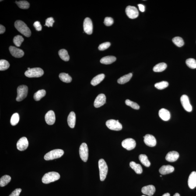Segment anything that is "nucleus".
<instances>
[{
  "instance_id": "obj_41",
  "label": "nucleus",
  "mask_w": 196,
  "mask_h": 196,
  "mask_svg": "<svg viewBox=\"0 0 196 196\" xmlns=\"http://www.w3.org/2000/svg\"><path fill=\"white\" fill-rule=\"evenodd\" d=\"M125 103L127 105L130 106L134 110H138L140 108V106L137 103L131 101L128 99L126 100Z\"/></svg>"
},
{
  "instance_id": "obj_2",
  "label": "nucleus",
  "mask_w": 196,
  "mask_h": 196,
  "mask_svg": "<svg viewBox=\"0 0 196 196\" xmlns=\"http://www.w3.org/2000/svg\"><path fill=\"white\" fill-rule=\"evenodd\" d=\"M60 178V175L58 173L52 171L45 174L42 178V181L44 184H48L56 181Z\"/></svg>"
},
{
  "instance_id": "obj_52",
  "label": "nucleus",
  "mask_w": 196,
  "mask_h": 196,
  "mask_svg": "<svg viewBox=\"0 0 196 196\" xmlns=\"http://www.w3.org/2000/svg\"><path fill=\"white\" fill-rule=\"evenodd\" d=\"M142 196H146L143 195H142Z\"/></svg>"
},
{
  "instance_id": "obj_38",
  "label": "nucleus",
  "mask_w": 196,
  "mask_h": 196,
  "mask_svg": "<svg viewBox=\"0 0 196 196\" xmlns=\"http://www.w3.org/2000/svg\"><path fill=\"white\" fill-rule=\"evenodd\" d=\"M19 121V116L18 113H15L12 115L11 117L10 123L12 126L16 125Z\"/></svg>"
},
{
  "instance_id": "obj_16",
  "label": "nucleus",
  "mask_w": 196,
  "mask_h": 196,
  "mask_svg": "<svg viewBox=\"0 0 196 196\" xmlns=\"http://www.w3.org/2000/svg\"><path fill=\"white\" fill-rule=\"evenodd\" d=\"M9 50L12 55L16 58H21L24 54L23 50L14 46H11L9 47Z\"/></svg>"
},
{
  "instance_id": "obj_48",
  "label": "nucleus",
  "mask_w": 196,
  "mask_h": 196,
  "mask_svg": "<svg viewBox=\"0 0 196 196\" xmlns=\"http://www.w3.org/2000/svg\"><path fill=\"white\" fill-rule=\"evenodd\" d=\"M5 27L2 25H0V34H3L5 33Z\"/></svg>"
},
{
  "instance_id": "obj_10",
  "label": "nucleus",
  "mask_w": 196,
  "mask_h": 196,
  "mask_svg": "<svg viewBox=\"0 0 196 196\" xmlns=\"http://www.w3.org/2000/svg\"><path fill=\"white\" fill-rule=\"evenodd\" d=\"M135 141L132 138H127L122 142V146L127 150H131L134 149L136 146Z\"/></svg>"
},
{
  "instance_id": "obj_4",
  "label": "nucleus",
  "mask_w": 196,
  "mask_h": 196,
  "mask_svg": "<svg viewBox=\"0 0 196 196\" xmlns=\"http://www.w3.org/2000/svg\"><path fill=\"white\" fill-rule=\"evenodd\" d=\"M99 167L100 171V180L101 181H104L107 176L108 167L104 159H100L99 161Z\"/></svg>"
},
{
  "instance_id": "obj_12",
  "label": "nucleus",
  "mask_w": 196,
  "mask_h": 196,
  "mask_svg": "<svg viewBox=\"0 0 196 196\" xmlns=\"http://www.w3.org/2000/svg\"><path fill=\"white\" fill-rule=\"evenodd\" d=\"M83 28L85 33L88 35L92 34L93 32V24L91 20L89 18H86L84 20Z\"/></svg>"
},
{
  "instance_id": "obj_31",
  "label": "nucleus",
  "mask_w": 196,
  "mask_h": 196,
  "mask_svg": "<svg viewBox=\"0 0 196 196\" xmlns=\"http://www.w3.org/2000/svg\"><path fill=\"white\" fill-rule=\"evenodd\" d=\"M59 78L63 82L65 83H69L72 82V78L68 74L62 73L60 74Z\"/></svg>"
},
{
  "instance_id": "obj_11",
  "label": "nucleus",
  "mask_w": 196,
  "mask_h": 196,
  "mask_svg": "<svg viewBox=\"0 0 196 196\" xmlns=\"http://www.w3.org/2000/svg\"><path fill=\"white\" fill-rule=\"evenodd\" d=\"M180 102L183 107L186 111L191 112L192 111V106L190 104L188 97L186 95H183L180 98Z\"/></svg>"
},
{
  "instance_id": "obj_34",
  "label": "nucleus",
  "mask_w": 196,
  "mask_h": 196,
  "mask_svg": "<svg viewBox=\"0 0 196 196\" xmlns=\"http://www.w3.org/2000/svg\"><path fill=\"white\" fill-rule=\"evenodd\" d=\"M16 3L20 8L23 9H27L29 8L30 5L27 1H16Z\"/></svg>"
},
{
  "instance_id": "obj_9",
  "label": "nucleus",
  "mask_w": 196,
  "mask_h": 196,
  "mask_svg": "<svg viewBox=\"0 0 196 196\" xmlns=\"http://www.w3.org/2000/svg\"><path fill=\"white\" fill-rule=\"evenodd\" d=\"M126 14L130 19H134L138 17L139 12L136 7L134 6H127L126 8Z\"/></svg>"
},
{
  "instance_id": "obj_32",
  "label": "nucleus",
  "mask_w": 196,
  "mask_h": 196,
  "mask_svg": "<svg viewBox=\"0 0 196 196\" xmlns=\"http://www.w3.org/2000/svg\"><path fill=\"white\" fill-rule=\"evenodd\" d=\"M139 159L141 163L146 167H149L150 165V162L148 160V157L145 154H141L139 155Z\"/></svg>"
},
{
  "instance_id": "obj_36",
  "label": "nucleus",
  "mask_w": 196,
  "mask_h": 196,
  "mask_svg": "<svg viewBox=\"0 0 196 196\" xmlns=\"http://www.w3.org/2000/svg\"><path fill=\"white\" fill-rule=\"evenodd\" d=\"M24 39L22 36L18 35L15 36L14 38L13 42L17 47H19L24 41Z\"/></svg>"
},
{
  "instance_id": "obj_6",
  "label": "nucleus",
  "mask_w": 196,
  "mask_h": 196,
  "mask_svg": "<svg viewBox=\"0 0 196 196\" xmlns=\"http://www.w3.org/2000/svg\"><path fill=\"white\" fill-rule=\"evenodd\" d=\"M28 88L26 85H22L17 88V96L16 100L18 102L22 101L27 96Z\"/></svg>"
},
{
  "instance_id": "obj_44",
  "label": "nucleus",
  "mask_w": 196,
  "mask_h": 196,
  "mask_svg": "<svg viewBox=\"0 0 196 196\" xmlns=\"http://www.w3.org/2000/svg\"><path fill=\"white\" fill-rule=\"evenodd\" d=\"M54 22V18L52 17H50L48 18L46 20V24L44 26L48 27H52L53 25V24Z\"/></svg>"
},
{
  "instance_id": "obj_18",
  "label": "nucleus",
  "mask_w": 196,
  "mask_h": 196,
  "mask_svg": "<svg viewBox=\"0 0 196 196\" xmlns=\"http://www.w3.org/2000/svg\"><path fill=\"white\" fill-rule=\"evenodd\" d=\"M141 191L144 194L149 196H152L155 192V188L153 185H149L142 187Z\"/></svg>"
},
{
  "instance_id": "obj_51",
  "label": "nucleus",
  "mask_w": 196,
  "mask_h": 196,
  "mask_svg": "<svg viewBox=\"0 0 196 196\" xmlns=\"http://www.w3.org/2000/svg\"><path fill=\"white\" fill-rule=\"evenodd\" d=\"M160 176H161H161H162L161 175Z\"/></svg>"
},
{
  "instance_id": "obj_15",
  "label": "nucleus",
  "mask_w": 196,
  "mask_h": 196,
  "mask_svg": "<svg viewBox=\"0 0 196 196\" xmlns=\"http://www.w3.org/2000/svg\"><path fill=\"white\" fill-rule=\"evenodd\" d=\"M106 97L103 94H100L97 97L94 103V105L95 108H98L101 107L105 103Z\"/></svg>"
},
{
  "instance_id": "obj_17",
  "label": "nucleus",
  "mask_w": 196,
  "mask_h": 196,
  "mask_svg": "<svg viewBox=\"0 0 196 196\" xmlns=\"http://www.w3.org/2000/svg\"><path fill=\"white\" fill-rule=\"evenodd\" d=\"M45 119L46 123L49 125H52L55 122L56 118L55 114L53 110H50L46 113Z\"/></svg>"
},
{
  "instance_id": "obj_23",
  "label": "nucleus",
  "mask_w": 196,
  "mask_h": 196,
  "mask_svg": "<svg viewBox=\"0 0 196 196\" xmlns=\"http://www.w3.org/2000/svg\"><path fill=\"white\" fill-rule=\"evenodd\" d=\"M76 117L75 113L74 112H71L69 113L67 119V122L69 126L71 128H74L75 127L76 124Z\"/></svg>"
},
{
  "instance_id": "obj_45",
  "label": "nucleus",
  "mask_w": 196,
  "mask_h": 196,
  "mask_svg": "<svg viewBox=\"0 0 196 196\" xmlns=\"http://www.w3.org/2000/svg\"><path fill=\"white\" fill-rule=\"evenodd\" d=\"M33 26L37 31H40L42 29V26L40 24V22L39 21H36L33 23Z\"/></svg>"
},
{
  "instance_id": "obj_20",
  "label": "nucleus",
  "mask_w": 196,
  "mask_h": 196,
  "mask_svg": "<svg viewBox=\"0 0 196 196\" xmlns=\"http://www.w3.org/2000/svg\"><path fill=\"white\" fill-rule=\"evenodd\" d=\"M189 187L191 189H194L196 187V172L193 171L189 176L188 181Z\"/></svg>"
},
{
  "instance_id": "obj_25",
  "label": "nucleus",
  "mask_w": 196,
  "mask_h": 196,
  "mask_svg": "<svg viewBox=\"0 0 196 196\" xmlns=\"http://www.w3.org/2000/svg\"><path fill=\"white\" fill-rule=\"evenodd\" d=\"M116 60V58L114 56H107L102 58L100 60V62L104 64H110L112 63Z\"/></svg>"
},
{
  "instance_id": "obj_46",
  "label": "nucleus",
  "mask_w": 196,
  "mask_h": 196,
  "mask_svg": "<svg viewBox=\"0 0 196 196\" xmlns=\"http://www.w3.org/2000/svg\"><path fill=\"white\" fill-rule=\"evenodd\" d=\"M22 191L21 189H17L12 193L9 196H19L20 194Z\"/></svg>"
},
{
  "instance_id": "obj_29",
  "label": "nucleus",
  "mask_w": 196,
  "mask_h": 196,
  "mask_svg": "<svg viewBox=\"0 0 196 196\" xmlns=\"http://www.w3.org/2000/svg\"><path fill=\"white\" fill-rule=\"evenodd\" d=\"M59 54L61 59L63 61H69V56L68 52L65 49H61L59 51Z\"/></svg>"
},
{
  "instance_id": "obj_30",
  "label": "nucleus",
  "mask_w": 196,
  "mask_h": 196,
  "mask_svg": "<svg viewBox=\"0 0 196 196\" xmlns=\"http://www.w3.org/2000/svg\"><path fill=\"white\" fill-rule=\"evenodd\" d=\"M46 91L44 89L38 91L34 94L33 99L36 101H40L43 97L46 96Z\"/></svg>"
},
{
  "instance_id": "obj_21",
  "label": "nucleus",
  "mask_w": 196,
  "mask_h": 196,
  "mask_svg": "<svg viewBox=\"0 0 196 196\" xmlns=\"http://www.w3.org/2000/svg\"><path fill=\"white\" fill-rule=\"evenodd\" d=\"M174 170V168L170 165H163L159 169V172L161 174L166 175L172 173Z\"/></svg>"
},
{
  "instance_id": "obj_28",
  "label": "nucleus",
  "mask_w": 196,
  "mask_h": 196,
  "mask_svg": "<svg viewBox=\"0 0 196 196\" xmlns=\"http://www.w3.org/2000/svg\"><path fill=\"white\" fill-rule=\"evenodd\" d=\"M167 67V65L165 63H159L154 67L153 70L155 72H161L166 69Z\"/></svg>"
},
{
  "instance_id": "obj_14",
  "label": "nucleus",
  "mask_w": 196,
  "mask_h": 196,
  "mask_svg": "<svg viewBox=\"0 0 196 196\" xmlns=\"http://www.w3.org/2000/svg\"><path fill=\"white\" fill-rule=\"evenodd\" d=\"M144 142L148 146L152 147L156 145L157 141L155 137L151 134H148L144 137Z\"/></svg>"
},
{
  "instance_id": "obj_1",
  "label": "nucleus",
  "mask_w": 196,
  "mask_h": 196,
  "mask_svg": "<svg viewBox=\"0 0 196 196\" xmlns=\"http://www.w3.org/2000/svg\"><path fill=\"white\" fill-rule=\"evenodd\" d=\"M15 27L17 30L27 37H30L31 35L30 29L27 25L21 20H17L15 23Z\"/></svg>"
},
{
  "instance_id": "obj_47",
  "label": "nucleus",
  "mask_w": 196,
  "mask_h": 196,
  "mask_svg": "<svg viewBox=\"0 0 196 196\" xmlns=\"http://www.w3.org/2000/svg\"><path fill=\"white\" fill-rule=\"evenodd\" d=\"M138 7H139L140 10L141 12H144L145 11V7L144 5L142 4H139L138 5Z\"/></svg>"
},
{
  "instance_id": "obj_7",
  "label": "nucleus",
  "mask_w": 196,
  "mask_h": 196,
  "mask_svg": "<svg viewBox=\"0 0 196 196\" xmlns=\"http://www.w3.org/2000/svg\"><path fill=\"white\" fill-rule=\"evenodd\" d=\"M106 125L108 128L113 131H120L122 128V125L119 122L118 120H110L106 122Z\"/></svg>"
},
{
  "instance_id": "obj_27",
  "label": "nucleus",
  "mask_w": 196,
  "mask_h": 196,
  "mask_svg": "<svg viewBox=\"0 0 196 196\" xmlns=\"http://www.w3.org/2000/svg\"><path fill=\"white\" fill-rule=\"evenodd\" d=\"M132 73H129L127 74V75H124L119 78L117 82H118V83L121 84H123L127 83V82H129L132 78Z\"/></svg>"
},
{
  "instance_id": "obj_42",
  "label": "nucleus",
  "mask_w": 196,
  "mask_h": 196,
  "mask_svg": "<svg viewBox=\"0 0 196 196\" xmlns=\"http://www.w3.org/2000/svg\"><path fill=\"white\" fill-rule=\"evenodd\" d=\"M110 46V43L108 42L102 43L100 45L99 47V49L100 51H104L108 48Z\"/></svg>"
},
{
  "instance_id": "obj_33",
  "label": "nucleus",
  "mask_w": 196,
  "mask_h": 196,
  "mask_svg": "<svg viewBox=\"0 0 196 196\" xmlns=\"http://www.w3.org/2000/svg\"><path fill=\"white\" fill-rule=\"evenodd\" d=\"M11 177L8 175H5L3 176L0 180V186L4 187L7 184L11 181Z\"/></svg>"
},
{
  "instance_id": "obj_49",
  "label": "nucleus",
  "mask_w": 196,
  "mask_h": 196,
  "mask_svg": "<svg viewBox=\"0 0 196 196\" xmlns=\"http://www.w3.org/2000/svg\"><path fill=\"white\" fill-rule=\"evenodd\" d=\"M162 196H170V194L169 193H166V194H164Z\"/></svg>"
},
{
  "instance_id": "obj_50",
  "label": "nucleus",
  "mask_w": 196,
  "mask_h": 196,
  "mask_svg": "<svg viewBox=\"0 0 196 196\" xmlns=\"http://www.w3.org/2000/svg\"><path fill=\"white\" fill-rule=\"evenodd\" d=\"M173 196H180V194H178V193H176Z\"/></svg>"
},
{
  "instance_id": "obj_40",
  "label": "nucleus",
  "mask_w": 196,
  "mask_h": 196,
  "mask_svg": "<svg viewBox=\"0 0 196 196\" xmlns=\"http://www.w3.org/2000/svg\"><path fill=\"white\" fill-rule=\"evenodd\" d=\"M186 65L191 69L196 68V61L193 58L187 59L186 61Z\"/></svg>"
},
{
  "instance_id": "obj_19",
  "label": "nucleus",
  "mask_w": 196,
  "mask_h": 196,
  "mask_svg": "<svg viewBox=\"0 0 196 196\" xmlns=\"http://www.w3.org/2000/svg\"><path fill=\"white\" fill-rule=\"evenodd\" d=\"M179 156L180 155L178 152L174 151H171L167 154L165 159L168 162H174L178 159Z\"/></svg>"
},
{
  "instance_id": "obj_8",
  "label": "nucleus",
  "mask_w": 196,
  "mask_h": 196,
  "mask_svg": "<svg viewBox=\"0 0 196 196\" xmlns=\"http://www.w3.org/2000/svg\"><path fill=\"white\" fill-rule=\"evenodd\" d=\"M79 154L82 160L86 162L88 158V148L87 145L85 143L81 144L80 147Z\"/></svg>"
},
{
  "instance_id": "obj_5",
  "label": "nucleus",
  "mask_w": 196,
  "mask_h": 196,
  "mask_svg": "<svg viewBox=\"0 0 196 196\" xmlns=\"http://www.w3.org/2000/svg\"><path fill=\"white\" fill-rule=\"evenodd\" d=\"M44 72L42 68H30L25 72V75L29 78H39L43 75Z\"/></svg>"
},
{
  "instance_id": "obj_22",
  "label": "nucleus",
  "mask_w": 196,
  "mask_h": 196,
  "mask_svg": "<svg viewBox=\"0 0 196 196\" xmlns=\"http://www.w3.org/2000/svg\"><path fill=\"white\" fill-rule=\"evenodd\" d=\"M159 117L165 121H168L170 118V112L166 109L162 108L159 110Z\"/></svg>"
},
{
  "instance_id": "obj_3",
  "label": "nucleus",
  "mask_w": 196,
  "mask_h": 196,
  "mask_svg": "<svg viewBox=\"0 0 196 196\" xmlns=\"http://www.w3.org/2000/svg\"><path fill=\"white\" fill-rule=\"evenodd\" d=\"M64 154V151L62 150L54 149L46 154L44 157V159L46 161L52 160L61 158Z\"/></svg>"
},
{
  "instance_id": "obj_35",
  "label": "nucleus",
  "mask_w": 196,
  "mask_h": 196,
  "mask_svg": "<svg viewBox=\"0 0 196 196\" xmlns=\"http://www.w3.org/2000/svg\"><path fill=\"white\" fill-rule=\"evenodd\" d=\"M172 41L174 44L178 47H182L184 44V42L182 38L178 36L173 38Z\"/></svg>"
},
{
  "instance_id": "obj_24",
  "label": "nucleus",
  "mask_w": 196,
  "mask_h": 196,
  "mask_svg": "<svg viewBox=\"0 0 196 196\" xmlns=\"http://www.w3.org/2000/svg\"><path fill=\"white\" fill-rule=\"evenodd\" d=\"M105 77V76L103 74H99L96 76L92 80L91 82V84L94 86H96L100 84L104 79Z\"/></svg>"
},
{
  "instance_id": "obj_13",
  "label": "nucleus",
  "mask_w": 196,
  "mask_h": 196,
  "mask_svg": "<svg viewBox=\"0 0 196 196\" xmlns=\"http://www.w3.org/2000/svg\"><path fill=\"white\" fill-rule=\"evenodd\" d=\"M17 148L18 150L23 151L26 150L29 146V142L26 137H23L18 141L16 144Z\"/></svg>"
},
{
  "instance_id": "obj_26",
  "label": "nucleus",
  "mask_w": 196,
  "mask_h": 196,
  "mask_svg": "<svg viewBox=\"0 0 196 196\" xmlns=\"http://www.w3.org/2000/svg\"><path fill=\"white\" fill-rule=\"evenodd\" d=\"M130 166L137 174H141L142 173V167L139 164L135 163L134 162H131L130 163Z\"/></svg>"
},
{
  "instance_id": "obj_37",
  "label": "nucleus",
  "mask_w": 196,
  "mask_h": 196,
  "mask_svg": "<svg viewBox=\"0 0 196 196\" xmlns=\"http://www.w3.org/2000/svg\"><path fill=\"white\" fill-rule=\"evenodd\" d=\"M10 64L7 61L5 60L0 61V70L3 71L7 69L10 67Z\"/></svg>"
},
{
  "instance_id": "obj_39",
  "label": "nucleus",
  "mask_w": 196,
  "mask_h": 196,
  "mask_svg": "<svg viewBox=\"0 0 196 196\" xmlns=\"http://www.w3.org/2000/svg\"><path fill=\"white\" fill-rule=\"evenodd\" d=\"M168 85V82H166V81H162V82L155 84L154 86L157 89H159V90H162V89L167 87Z\"/></svg>"
},
{
  "instance_id": "obj_43",
  "label": "nucleus",
  "mask_w": 196,
  "mask_h": 196,
  "mask_svg": "<svg viewBox=\"0 0 196 196\" xmlns=\"http://www.w3.org/2000/svg\"><path fill=\"white\" fill-rule=\"evenodd\" d=\"M113 23H114V20L112 18L107 17L105 18L104 23L106 26H111L113 24Z\"/></svg>"
}]
</instances>
